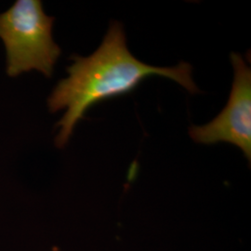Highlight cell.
Listing matches in <instances>:
<instances>
[{"instance_id":"obj_1","label":"cell","mask_w":251,"mask_h":251,"mask_svg":"<svg viewBox=\"0 0 251 251\" xmlns=\"http://www.w3.org/2000/svg\"><path fill=\"white\" fill-rule=\"evenodd\" d=\"M68 76L60 81L49 98L51 112L65 110L57 126L56 145L63 147L77 122L92 105L128 93L150 75L176 81L195 94L199 92L192 78V66L181 63L175 67H155L139 61L126 46L122 25L112 22L98 50L88 57L74 56Z\"/></svg>"},{"instance_id":"obj_2","label":"cell","mask_w":251,"mask_h":251,"mask_svg":"<svg viewBox=\"0 0 251 251\" xmlns=\"http://www.w3.org/2000/svg\"><path fill=\"white\" fill-rule=\"evenodd\" d=\"M53 22L38 0H18L0 14V38L7 51L9 76L32 70L52 75L61 55L52 37Z\"/></svg>"},{"instance_id":"obj_3","label":"cell","mask_w":251,"mask_h":251,"mask_svg":"<svg viewBox=\"0 0 251 251\" xmlns=\"http://www.w3.org/2000/svg\"><path fill=\"white\" fill-rule=\"evenodd\" d=\"M233 82L225 109L206 125L192 126L191 138L198 144L229 143L251 158V70L241 55L232 53Z\"/></svg>"}]
</instances>
